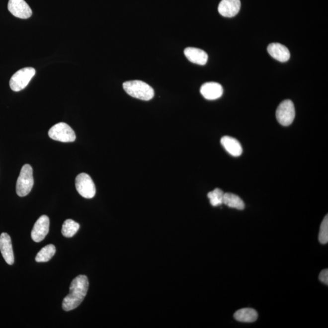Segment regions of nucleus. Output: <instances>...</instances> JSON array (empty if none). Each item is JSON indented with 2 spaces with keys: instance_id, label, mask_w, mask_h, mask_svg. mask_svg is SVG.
<instances>
[{
  "instance_id": "obj_1",
  "label": "nucleus",
  "mask_w": 328,
  "mask_h": 328,
  "mask_svg": "<svg viewBox=\"0 0 328 328\" xmlns=\"http://www.w3.org/2000/svg\"><path fill=\"white\" fill-rule=\"evenodd\" d=\"M89 288V281L86 276L79 275L71 283L70 293L62 302L63 310L70 311L80 305L85 297Z\"/></svg>"
},
{
  "instance_id": "obj_2",
  "label": "nucleus",
  "mask_w": 328,
  "mask_h": 328,
  "mask_svg": "<svg viewBox=\"0 0 328 328\" xmlns=\"http://www.w3.org/2000/svg\"><path fill=\"white\" fill-rule=\"evenodd\" d=\"M123 87L130 96L142 100H151L155 95L154 89L149 84L141 81L125 82Z\"/></svg>"
},
{
  "instance_id": "obj_3",
  "label": "nucleus",
  "mask_w": 328,
  "mask_h": 328,
  "mask_svg": "<svg viewBox=\"0 0 328 328\" xmlns=\"http://www.w3.org/2000/svg\"><path fill=\"white\" fill-rule=\"evenodd\" d=\"M34 180L33 169L29 164H25L21 169L16 184V192L20 197L26 196L31 192Z\"/></svg>"
},
{
  "instance_id": "obj_4",
  "label": "nucleus",
  "mask_w": 328,
  "mask_h": 328,
  "mask_svg": "<svg viewBox=\"0 0 328 328\" xmlns=\"http://www.w3.org/2000/svg\"><path fill=\"white\" fill-rule=\"evenodd\" d=\"M35 70L31 67L24 68L18 70L11 78L9 84L11 89L15 92L21 91L27 86L35 75Z\"/></svg>"
},
{
  "instance_id": "obj_5",
  "label": "nucleus",
  "mask_w": 328,
  "mask_h": 328,
  "mask_svg": "<svg viewBox=\"0 0 328 328\" xmlns=\"http://www.w3.org/2000/svg\"><path fill=\"white\" fill-rule=\"evenodd\" d=\"M48 135L53 140L62 142H73L76 139V134L72 128L64 122L54 125L49 130Z\"/></svg>"
},
{
  "instance_id": "obj_6",
  "label": "nucleus",
  "mask_w": 328,
  "mask_h": 328,
  "mask_svg": "<svg viewBox=\"0 0 328 328\" xmlns=\"http://www.w3.org/2000/svg\"><path fill=\"white\" fill-rule=\"evenodd\" d=\"M76 187L80 195L86 199H91L95 195L96 189L94 182L89 175L82 173L76 178Z\"/></svg>"
},
{
  "instance_id": "obj_7",
  "label": "nucleus",
  "mask_w": 328,
  "mask_h": 328,
  "mask_svg": "<svg viewBox=\"0 0 328 328\" xmlns=\"http://www.w3.org/2000/svg\"><path fill=\"white\" fill-rule=\"evenodd\" d=\"M295 110L293 102L290 100L283 101L276 111V117L281 125L289 126L293 122Z\"/></svg>"
},
{
  "instance_id": "obj_8",
  "label": "nucleus",
  "mask_w": 328,
  "mask_h": 328,
  "mask_svg": "<svg viewBox=\"0 0 328 328\" xmlns=\"http://www.w3.org/2000/svg\"><path fill=\"white\" fill-rule=\"evenodd\" d=\"M7 7L13 16L19 18H29L32 14L31 7L24 0H9Z\"/></svg>"
},
{
  "instance_id": "obj_9",
  "label": "nucleus",
  "mask_w": 328,
  "mask_h": 328,
  "mask_svg": "<svg viewBox=\"0 0 328 328\" xmlns=\"http://www.w3.org/2000/svg\"><path fill=\"white\" fill-rule=\"evenodd\" d=\"M49 230V219L48 216L42 215L35 223L31 232L32 239L34 242H42L48 235Z\"/></svg>"
},
{
  "instance_id": "obj_10",
  "label": "nucleus",
  "mask_w": 328,
  "mask_h": 328,
  "mask_svg": "<svg viewBox=\"0 0 328 328\" xmlns=\"http://www.w3.org/2000/svg\"><path fill=\"white\" fill-rule=\"evenodd\" d=\"M0 251L4 260L8 264L12 265L14 262V255L12 242L9 235L2 233L0 235Z\"/></svg>"
},
{
  "instance_id": "obj_11",
  "label": "nucleus",
  "mask_w": 328,
  "mask_h": 328,
  "mask_svg": "<svg viewBox=\"0 0 328 328\" xmlns=\"http://www.w3.org/2000/svg\"><path fill=\"white\" fill-rule=\"evenodd\" d=\"M240 0H222L218 5V12L225 17H233L239 12Z\"/></svg>"
},
{
  "instance_id": "obj_12",
  "label": "nucleus",
  "mask_w": 328,
  "mask_h": 328,
  "mask_svg": "<svg viewBox=\"0 0 328 328\" xmlns=\"http://www.w3.org/2000/svg\"><path fill=\"white\" fill-rule=\"evenodd\" d=\"M202 96L207 100H216L222 96L223 88L220 84L216 82H208L202 84L201 89Z\"/></svg>"
},
{
  "instance_id": "obj_13",
  "label": "nucleus",
  "mask_w": 328,
  "mask_h": 328,
  "mask_svg": "<svg viewBox=\"0 0 328 328\" xmlns=\"http://www.w3.org/2000/svg\"><path fill=\"white\" fill-rule=\"evenodd\" d=\"M268 53L273 59L281 62H286L290 59V52L285 46L280 43H273L267 47Z\"/></svg>"
},
{
  "instance_id": "obj_14",
  "label": "nucleus",
  "mask_w": 328,
  "mask_h": 328,
  "mask_svg": "<svg viewBox=\"0 0 328 328\" xmlns=\"http://www.w3.org/2000/svg\"><path fill=\"white\" fill-rule=\"evenodd\" d=\"M184 54L187 59L193 64L204 65L207 62V54L200 49L191 47L187 48L184 50Z\"/></svg>"
},
{
  "instance_id": "obj_15",
  "label": "nucleus",
  "mask_w": 328,
  "mask_h": 328,
  "mask_svg": "<svg viewBox=\"0 0 328 328\" xmlns=\"http://www.w3.org/2000/svg\"><path fill=\"white\" fill-rule=\"evenodd\" d=\"M221 143L226 151L233 157H240L242 154L243 148L236 139L228 136H224L221 139Z\"/></svg>"
},
{
  "instance_id": "obj_16",
  "label": "nucleus",
  "mask_w": 328,
  "mask_h": 328,
  "mask_svg": "<svg viewBox=\"0 0 328 328\" xmlns=\"http://www.w3.org/2000/svg\"><path fill=\"white\" fill-rule=\"evenodd\" d=\"M234 318L237 321L244 323H252L258 319V313L252 308H244L237 311L234 314Z\"/></svg>"
},
{
  "instance_id": "obj_17",
  "label": "nucleus",
  "mask_w": 328,
  "mask_h": 328,
  "mask_svg": "<svg viewBox=\"0 0 328 328\" xmlns=\"http://www.w3.org/2000/svg\"><path fill=\"white\" fill-rule=\"evenodd\" d=\"M223 204L238 210H243L245 207V202L239 196L231 193L224 194Z\"/></svg>"
},
{
  "instance_id": "obj_18",
  "label": "nucleus",
  "mask_w": 328,
  "mask_h": 328,
  "mask_svg": "<svg viewBox=\"0 0 328 328\" xmlns=\"http://www.w3.org/2000/svg\"><path fill=\"white\" fill-rule=\"evenodd\" d=\"M56 248L53 245H49L44 247L37 253L35 261L38 262H48L56 253Z\"/></svg>"
},
{
  "instance_id": "obj_19",
  "label": "nucleus",
  "mask_w": 328,
  "mask_h": 328,
  "mask_svg": "<svg viewBox=\"0 0 328 328\" xmlns=\"http://www.w3.org/2000/svg\"><path fill=\"white\" fill-rule=\"evenodd\" d=\"M80 228V225L76 221L68 219L63 224L62 233L64 237L71 238L75 235Z\"/></svg>"
},
{
  "instance_id": "obj_20",
  "label": "nucleus",
  "mask_w": 328,
  "mask_h": 328,
  "mask_svg": "<svg viewBox=\"0 0 328 328\" xmlns=\"http://www.w3.org/2000/svg\"><path fill=\"white\" fill-rule=\"evenodd\" d=\"M224 192L220 188H215L214 190L210 191L207 194L208 198L210 199V204L213 207L220 206L223 204Z\"/></svg>"
},
{
  "instance_id": "obj_21",
  "label": "nucleus",
  "mask_w": 328,
  "mask_h": 328,
  "mask_svg": "<svg viewBox=\"0 0 328 328\" xmlns=\"http://www.w3.org/2000/svg\"><path fill=\"white\" fill-rule=\"evenodd\" d=\"M319 240L321 244L325 245L328 242V215L323 220L320 229Z\"/></svg>"
},
{
  "instance_id": "obj_22",
  "label": "nucleus",
  "mask_w": 328,
  "mask_h": 328,
  "mask_svg": "<svg viewBox=\"0 0 328 328\" xmlns=\"http://www.w3.org/2000/svg\"><path fill=\"white\" fill-rule=\"evenodd\" d=\"M319 280L323 283L328 285V270L324 269L320 273Z\"/></svg>"
}]
</instances>
